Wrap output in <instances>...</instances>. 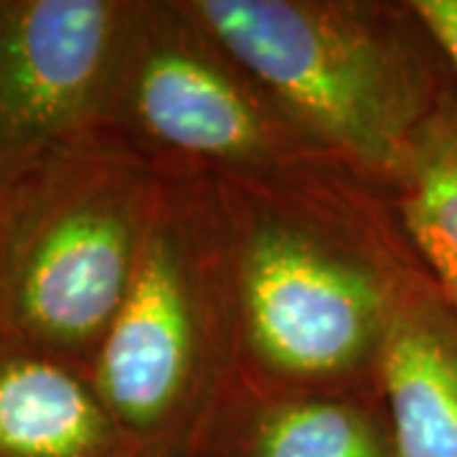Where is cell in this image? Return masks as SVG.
Returning <instances> with one entry per match:
<instances>
[{
	"instance_id": "cell-7",
	"label": "cell",
	"mask_w": 457,
	"mask_h": 457,
	"mask_svg": "<svg viewBox=\"0 0 457 457\" xmlns=\"http://www.w3.org/2000/svg\"><path fill=\"white\" fill-rule=\"evenodd\" d=\"M191 457H402L381 386L303 389L228 378Z\"/></svg>"
},
{
	"instance_id": "cell-1",
	"label": "cell",
	"mask_w": 457,
	"mask_h": 457,
	"mask_svg": "<svg viewBox=\"0 0 457 457\" xmlns=\"http://www.w3.org/2000/svg\"><path fill=\"white\" fill-rule=\"evenodd\" d=\"M212 176L234 278L237 371L275 386H381L394 328L435 287L389 194L330 153Z\"/></svg>"
},
{
	"instance_id": "cell-11",
	"label": "cell",
	"mask_w": 457,
	"mask_h": 457,
	"mask_svg": "<svg viewBox=\"0 0 457 457\" xmlns=\"http://www.w3.org/2000/svg\"><path fill=\"white\" fill-rule=\"evenodd\" d=\"M411 3L437 36L457 74V0H411Z\"/></svg>"
},
{
	"instance_id": "cell-5",
	"label": "cell",
	"mask_w": 457,
	"mask_h": 457,
	"mask_svg": "<svg viewBox=\"0 0 457 457\" xmlns=\"http://www.w3.org/2000/svg\"><path fill=\"white\" fill-rule=\"evenodd\" d=\"M104 125L153 165L227 176L275 170L328 153L186 0L128 3Z\"/></svg>"
},
{
	"instance_id": "cell-3",
	"label": "cell",
	"mask_w": 457,
	"mask_h": 457,
	"mask_svg": "<svg viewBox=\"0 0 457 457\" xmlns=\"http://www.w3.org/2000/svg\"><path fill=\"white\" fill-rule=\"evenodd\" d=\"M155 168L130 287L89 371L140 450L188 453L237 374L234 278L212 173Z\"/></svg>"
},
{
	"instance_id": "cell-12",
	"label": "cell",
	"mask_w": 457,
	"mask_h": 457,
	"mask_svg": "<svg viewBox=\"0 0 457 457\" xmlns=\"http://www.w3.org/2000/svg\"><path fill=\"white\" fill-rule=\"evenodd\" d=\"M135 457H191L188 453H179V450H140Z\"/></svg>"
},
{
	"instance_id": "cell-2",
	"label": "cell",
	"mask_w": 457,
	"mask_h": 457,
	"mask_svg": "<svg viewBox=\"0 0 457 457\" xmlns=\"http://www.w3.org/2000/svg\"><path fill=\"white\" fill-rule=\"evenodd\" d=\"M328 153L389 191L407 153L457 92L411 0H186Z\"/></svg>"
},
{
	"instance_id": "cell-9",
	"label": "cell",
	"mask_w": 457,
	"mask_h": 457,
	"mask_svg": "<svg viewBox=\"0 0 457 457\" xmlns=\"http://www.w3.org/2000/svg\"><path fill=\"white\" fill-rule=\"evenodd\" d=\"M402 457H457V315L437 287L411 303L381 361Z\"/></svg>"
},
{
	"instance_id": "cell-8",
	"label": "cell",
	"mask_w": 457,
	"mask_h": 457,
	"mask_svg": "<svg viewBox=\"0 0 457 457\" xmlns=\"http://www.w3.org/2000/svg\"><path fill=\"white\" fill-rule=\"evenodd\" d=\"M92 371L0 333V457H135Z\"/></svg>"
},
{
	"instance_id": "cell-6",
	"label": "cell",
	"mask_w": 457,
	"mask_h": 457,
	"mask_svg": "<svg viewBox=\"0 0 457 457\" xmlns=\"http://www.w3.org/2000/svg\"><path fill=\"white\" fill-rule=\"evenodd\" d=\"M130 0H0V183L104 125Z\"/></svg>"
},
{
	"instance_id": "cell-4",
	"label": "cell",
	"mask_w": 457,
	"mask_h": 457,
	"mask_svg": "<svg viewBox=\"0 0 457 457\" xmlns=\"http://www.w3.org/2000/svg\"><path fill=\"white\" fill-rule=\"evenodd\" d=\"M158 168L97 125L0 183V333L92 369L130 287Z\"/></svg>"
},
{
	"instance_id": "cell-10",
	"label": "cell",
	"mask_w": 457,
	"mask_h": 457,
	"mask_svg": "<svg viewBox=\"0 0 457 457\" xmlns=\"http://www.w3.org/2000/svg\"><path fill=\"white\" fill-rule=\"evenodd\" d=\"M386 194L437 293L457 315V92L420 132Z\"/></svg>"
}]
</instances>
